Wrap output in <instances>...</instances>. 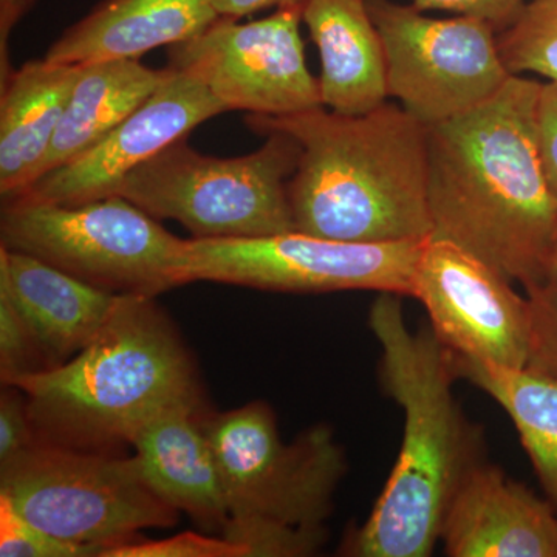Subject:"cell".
Instances as JSON below:
<instances>
[{
	"label": "cell",
	"mask_w": 557,
	"mask_h": 557,
	"mask_svg": "<svg viewBox=\"0 0 557 557\" xmlns=\"http://www.w3.org/2000/svg\"><path fill=\"white\" fill-rule=\"evenodd\" d=\"M49 369L38 341L13 302L0 293V376L13 384L28 373Z\"/></svg>",
	"instance_id": "obj_24"
},
{
	"label": "cell",
	"mask_w": 557,
	"mask_h": 557,
	"mask_svg": "<svg viewBox=\"0 0 557 557\" xmlns=\"http://www.w3.org/2000/svg\"><path fill=\"white\" fill-rule=\"evenodd\" d=\"M220 16L215 0H104L47 50L54 64L139 60L196 38Z\"/></svg>",
	"instance_id": "obj_17"
},
{
	"label": "cell",
	"mask_w": 557,
	"mask_h": 557,
	"mask_svg": "<svg viewBox=\"0 0 557 557\" xmlns=\"http://www.w3.org/2000/svg\"><path fill=\"white\" fill-rule=\"evenodd\" d=\"M215 3L220 16L240 20L262 10L302 5L304 0H215Z\"/></svg>",
	"instance_id": "obj_30"
},
{
	"label": "cell",
	"mask_w": 557,
	"mask_h": 557,
	"mask_svg": "<svg viewBox=\"0 0 557 557\" xmlns=\"http://www.w3.org/2000/svg\"><path fill=\"white\" fill-rule=\"evenodd\" d=\"M170 75L171 67L150 69L139 60L83 65L38 180L98 145Z\"/></svg>",
	"instance_id": "obj_20"
},
{
	"label": "cell",
	"mask_w": 557,
	"mask_h": 557,
	"mask_svg": "<svg viewBox=\"0 0 557 557\" xmlns=\"http://www.w3.org/2000/svg\"><path fill=\"white\" fill-rule=\"evenodd\" d=\"M453 358L458 379L471 381L507 410L549 504L557 509V379L527 368L483 364L456 354Z\"/></svg>",
	"instance_id": "obj_21"
},
{
	"label": "cell",
	"mask_w": 557,
	"mask_h": 557,
	"mask_svg": "<svg viewBox=\"0 0 557 557\" xmlns=\"http://www.w3.org/2000/svg\"><path fill=\"white\" fill-rule=\"evenodd\" d=\"M300 22L302 5L247 24L219 17L196 38L170 47L168 65L199 79L226 112L284 116L322 108Z\"/></svg>",
	"instance_id": "obj_11"
},
{
	"label": "cell",
	"mask_w": 557,
	"mask_h": 557,
	"mask_svg": "<svg viewBox=\"0 0 557 557\" xmlns=\"http://www.w3.org/2000/svg\"><path fill=\"white\" fill-rule=\"evenodd\" d=\"M38 442L27 397L20 387L9 384L0 397V468L20 458Z\"/></svg>",
	"instance_id": "obj_27"
},
{
	"label": "cell",
	"mask_w": 557,
	"mask_h": 557,
	"mask_svg": "<svg viewBox=\"0 0 557 557\" xmlns=\"http://www.w3.org/2000/svg\"><path fill=\"white\" fill-rule=\"evenodd\" d=\"M547 281H557V236L555 244H553L552 251H549Z\"/></svg>",
	"instance_id": "obj_32"
},
{
	"label": "cell",
	"mask_w": 557,
	"mask_h": 557,
	"mask_svg": "<svg viewBox=\"0 0 557 557\" xmlns=\"http://www.w3.org/2000/svg\"><path fill=\"white\" fill-rule=\"evenodd\" d=\"M412 5L420 11L442 10L478 17L500 33L518 20L525 0H413Z\"/></svg>",
	"instance_id": "obj_28"
},
{
	"label": "cell",
	"mask_w": 557,
	"mask_h": 557,
	"mask_svg": "<svg viewBox=\"0 0 557 557\" xmlns=\"http://www.w3.org/2000/svg\"><path fill=\"white\" fill-rule=\"evenodd\" d=\"M541 83L512 75L491 100L428 126L431 237L523 288L547 282L557 200L537 141Z\"/></svg>",
	"instance_id": "obj_1"
},
{
	"label": "cell",
	"mask_w": 557,
	"mask_h": 557,
	"mask_svg": "<svg viewBox=\"0 0 557 557\" xmlns=\"http://www.w3.org/2000/svg\"><path fill=\"white\" fill-rule=\"evenodd\" d=\"M440 541L453 557H557L556 509L478 460L450 498Z\"/></svg>",
	"instance_id": "obj_14"
},
{
	"label": "cell",
	"mask_w": 557,
	"mask_h": 557,
	"mask_svg": "<svg viewBox=\"0 0 557 557\" xmlns=\"http://www.w3.org/2000/svg\"><path fill=\"white\" fill-rule=\"evenodd\" d=\"M0 293L32 329L49 369L75 357L97 336L120 296L3 247Z\"/></svg>",
	"instance_id": "obj_16"
},
{
	"label": "cell",
	"mask_w": 557,
	"mask_h": 557,
	"mask_svg": "<svg viewBox=\"0 0 557 557\" xmlns=\"http://www.w3.org/2000/svg\"><path fill=\"white\" fill-rule=\"evenodd\" d=\"M222 475V536L249 557L317 555L347 461L329 426L284 443L269 405L252 401L203 420Z\"/></svg>",
	"instance_id": "obj_5"
},
{
	"label": "cell",
	"mask_w": 557,
	"mask_h": 557,
	"mask_svg": "<svg viewBox=\"0 0 557 557\" xmlns=\"http://www.w3.org/2000/svg\"><path fill=\"white\" fill-rule=\"evenodd\" d=\"M0 233L3 248L115 295L157 298L182 285L186 240L124 197L81 205L16 197L3 201Z\"/></svg>",
	"instance_id": "obj_7"
},
{
	"label": "cell",
	"mask_w": 557,
	"mask_h": 557,
	"mask_svg": "<svg viewBox=\"0 0 557 557\" xmlns=\"http://www.w3.org/2000/svg\"><path fill=\"white\" fill-rule=\"evenodd\" d=\"M200 405H177L149 418L132 435L135 458L150 490L208 533L228 522L218 457L199 416Z\"/></svg>",
	"instance_id": "obj_15"
},
{
	"label": "cell",
	"mask_w": 557,
	"mask_h": 557,
	"mask_svg": "<svg viewBox=\"0 0 557 557\" xmlns=\"http://www.w3.org/2000/svg\"><path fill=\"white\" fill-rule=\"evenodd\" d=\"M36 2L38 0H0V49H2V54H5L11 32Z\"/></svg>",
	"instance_id": "obj_31"
},
{
	"label": "cell",
	"mask_w": 557,
	"mask_h": 557,
	"mask_svg": "<svg viewBox=\"0 0 557 557\" xmlns=\"http://www.w3.org/2000/svg\"><path fill=\"white\" fill-rule=\"evenodd\" d=\"M511 284L467 249L429 237L417 260L412 296L453 354L523 369L530 359V302Z\"/></svg>",
	"instance_id": "obj_12"
},
{
	"label": "cell",
	"mask_w": 557,
	"mask_h": 557,
	"mask_svg": "<svg viewBox=\"0 0 557 557\" xmlns=\"http://www.w3.org/2000/svg\"><path fill=\"white\" fill-rule=\"evenodd\" d=\"M531 314L527 369L557 379V281L525 289Z\"/></svg>",
	"instance_id": "obj_26"
},
{
	"label": "cell",
	"mask_w": 557,
	"mask_h": 557,
	"mask_svg": "<svg viewBox=\"0 0 557 557\" xmlns=\"http://www.w3.org/2000/svg\"><path fill=\"white\" fill-rule=\"evenodd\" d=\"M79 65L32 61L2 73L0 98V194L21 196L39 170L67 108Z\"/></svg>",
	"instance_id": "obj_19"
},
{
	"label": "cell",
	"mask_w": 557,
	"mask_h": 557,
	"mask_svg": "<svg viewBox=\"0 0 557 557\" xmlns=\"http://www.w3.org/2000/svg\"><path fill=\"white\" fill-rule=\"evenodd\" d=\"M497 42L511 75L536 73L557 83V0L525 3L518 20L497 33Z\"/></svg>",
	"instance_id": "obj_22"
},
{
	"label": "cell",
	"mask_w": 557,
	"mask_h": 557,
	"mask_svg": "<svg viewBox=\"0 0 557 557\" xmlns=\"http://www.w3.org/2000/svg\"><path fill=\"white\" fill-rule=\"evenodd\" d=\"M11 386L27 397L39 440L83 450L129 443L161 410L200 405L188 348L156 298L145 295H120L75 357Z\"/></svg>",
	"instance_id": "obj_4"
},
{
	"label": "cell",
	"mask_w": 557,
	"mask_h": 557,
	"mask_svg": "<svg viewBox=\"0 0 557 557\" xmlns=\"http://www.w3.org/2000/svg\"><path fill=\"white\" fill-rule=\"evenodd\" d=\"M100 549L62 541L27 522L0 498V556L2 557H100Z\"/></svg>",
	"instance_id": "obj_23"
},
{
	"label": "cell",
	"mask_w": 557,
	"mask_h": 557,
	"mask_svg": "<svg viewBox=\"0 0 557 557\" xmlns=\"http://www.w3.org/2000/svg\"><path fill=\"white\" fill-rule=\"evenodd\" d=\"M424 240L348 244L299 231L256 239H189L180 281L285 293L373 289L412 296Z\"/></svg>",
	"instance_id": "obj_9"
},
{
	"label": "cell",
	"mask_w": 557,
	"mask_h": 557,
	"mask_svg": "<svg viewBox=\"0 0 557 557\" xmlns=\"http://www.w3.org/2000/svg\"><path fill=\"white\" fill-rule=\"evenodd\" d=\"M225 112L199 79L171 67L170 78L98 145L44 175L17 197L81 205L116 196L132 171Z\"/></svg>",
	"instance_id": "obj_13"
},
{
	"label": "cell",
	"mask_w": 557,
	"mask_h": 557,
	"mask_svg": "<svg viewBox=\"0 0 557 557\" xmlns=\"http://www.w3.org/2000/svg\"><path fill=\"white\" fill-rule=\"evenodd\" d=\"M234 159L205 156L185 139L161 150L121 183L116 196L156 219H171L193 239H256L295 231L288 183L300 148L281 132Z\"/></svg>",
	"instance_id": "obj_6"
},
{
	"label": "cell",
	"mask_w": 557,
	"mask_h": 557,
	"mask_svg": "<svg viewBox=\"0 0 557 557\" xmlns=\"http://www.w3.org/2000/svg\"><path fill=\"white\" fill-rule=\"evenodd\" d=\"M366 2L383 40L388 97L426 126L479 108L511 78L487 22L435 20L413 5Z\"/></svg>",
	"instance_id": "obj_10"
},
{
	"label": "cell",
	"mask_w": 557,
	"mask_h": 557,
	"mask_svg": "<svg viewBox=\"0 0 557 557\" xmlns=\"http://www.w3.org/2000/svg\"><path fill=\"white\" fill-rule=\"evenodd\" d=\"M0 498L51 536L101 553L137 541L138 531L178 520L177 509L150 490L137 458L42 440L0 468Z\"/></svg>",
	"instance_id": "obj_8"
},
{
	"label": "cell",
	"mask_w": 557,
	"mask_h": 557,
	"mask_svg": "<svg viewBox=\"0 0 557 557\" xmlns=\"http://www.w3.org/2000/svg\"><path fill=\"white\" fill-rule=\"evenodd\" d=\"M379 341L381 383L405 413L397 463L348 555L426 557L440 541L458 483L479 460L467 418L454 398L453 351L434 330L413 333L401 296L380 293L369 313Z\"/></svg>",
	"instance_id": "obj_3"
},
{
	"label": "cell",
	"mask_w": 557,
	"mask_h": 557,
	"mask_svg": "<svg viewBox=\"0 0 557 557\" xmlns=\"http://www.w3.org/2000/svg\"><path fill=\"white\" fill-rule=\"evenodd\" d=\"M537 141L549 189L557 200V83L542 84L537 101Z\"/></svg>",
	"instance_id": "obj_29"
},
{
	"label": "cell",
	"mask_w": 557,
	"mask_h": 557,
	"mask_svg": "<svg viewBox=\"0 0 557 557\" xmlns=\"http://www.w3.org/2000/svg\"><path fill=\"white\" fill-rule=\"evenodd\" d=\"M302 21L321 54L322 104L362 115L386 102L383 40L366 0H304Z\"/></svg>",
	"instance_id": "obj_18"
},
{
	"label": "cell",
	"mask_w": 557,
	"mask_h": 557,
	"mask_svg": "<svg viewBox=\"0 0 557 557\" xmlns=\"http://www.w3.org/2000/svg\"><path fill=\"white\" fill-rule=\"evenodd\" d=\"M101 557H249L244 545L225 537L185 531L163 541H131L101 553Z\"/></svg>",
	"instance_id": "obj_25"
},
{
	"label": "cell",
	"mask_w": 557,
	"mask_h": 557,
	"mask_svg": "<svg viewBox=\"0 0 557 557\" xmlns=\"http://www.w3.org/2000/svg\"><path fill=\"white\" fill-rule=\"evenodd\" d=\"M260 135L298 141L288 183L295 231L348 244L424 240L428 126L394 102L362 115L322 108L284 116L247 115Z\"/></svg>",
	"instance_id": "obj_2"
}]
</instances>
